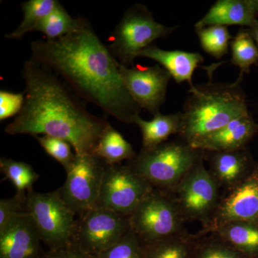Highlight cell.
I'll use <instances>...</instances> for the list:
<instances>
[{
  "mask_svg": "<svg viewBox=\"0 0 258 258\" xmlns=\"http://www.w3.org/2000/svg\"><path fill=\"white\" fill-rule=\"evenodd\" d=\"M27 194H18L11 198L0 200V231L4 230L10 222L26 212Z\"/></svg>",
  "mask_w": 258,
  "mask_h": 258,
  "instance_id": "obj_31",
  "label": "cell"
},
{
  "mask_svg": "<svg viewBox=\"0 0 258 258\" xmlns=\"http://www.w3.org/2000/svg\"><path fill=\"white\" fill-rule=\"evenodd\" d=\"M249 30L258 48V19L252 26L249 28Z\"/></svg>",
  "mask_w": 258,
  "mask_h": 258,
  "instance_id": "obj_34",
  "label": "cell"
},
{
  "mask_svg": "<svg viewBox=\"0 0 258 258\" xmlns=\"http://www.w3.org/2000/svg\"><path fill=\"white\" fill-rule=\"evenodd\" d=\"M106 166L96 154H76L66 169L67 179L56 191L78 216L96 207Z\"/></svg>",
  "mask_w": 258,
  "mask_h": 258,
  "instance_id": "obj_9",
  "label": "cell"
},
{
  "mask_svg": "<svg viewBox=\"0 0 258 258\" xmlns=\"http://www.w3.org/2000/svg\"><path fill=\"white\" fill-rule=\"evenodd\" d=\"M204 152L209 172L224 191L242 182L256 165L247 148L230 152Z\"/></svg>",
  "mask_w": 258,
  "mask_h": 258,
  "instance_id": "obj_15",
  "label": "cell"
},
{
  "mask_svg": "<svg viewBox=\"0 0 258 258\" xmlns=\"http://www.w3.org/2000/svg\"><path fill=\"white\" fill-rule=\"evenodd\" d=\"M181 112L163 115L161 113L154 115L152 120H145L137 115L134 124L138 125L142 134L143 149H152L167 142L171 135H178L181 125Z\"/></svg>",
  "mask_w": 258,
  "mask_h": 258,
  "instance_id": "obj_20",
  "label": "cell"
},
{
  "mask_svg": "<svg viewBox=\"0 0 258 258\" xmlns=\"http://www.w3.org/2000/svg\"><path fill=\"white\" fill-rule=\"evenodd\" d=\"M191 258H251L213 233H196Z\"/></svg>",
  "mask_w": 258,
  "mask_h": 258,
  "instance_id": "obj_26",
  "label": "cell"
},
{
  "mask_svg": "<svg viewBox=\"0 0 258 258\" xmlns=\"http://www.w3.org/2000/svg\"><path fill=\"white\" fill-rule=\"evenodd\" d=\"M41 241L31 217L23 212L0 231V258H40L45 252Z\"/></svg>",
  "mask_w": 258,
  "mask_h": 258,
  "instance_id": "obj_14",
  "label": "cell"
},
{
  "mask_svg": "<svg viewBox=\"0 0 258 258\" xmlns=\"http://www.w3.org/2000/svg\"><path fill=\"white\" fill-rule=\"evenodd\" d=\"M204 155L203 151L179 139L167 141L152 149H142L127 164L153 187L168 191L204 159Z\"/></svg>",
  "mask_w": 258,
  "mask_h": 258,
  "instance_id": "obj_4",
  "label": "cell"
},
{
  "mask_svg": "<svg viewBox=\"0 0 258 258\" xmlns=\"http://www.w3.org/2000/svg\"><path fill=\"white\" fill-rule=\"evenodd\" d=\"M35 138L45 152L58 161L64 169L74 160L76 154L72 152V146L66 141L48 136L35 137Z\"/></svg>",
  "mask_w": 258,
  "mask_h": 258,
  "instance_id": "obj_30",
  "label": "cell"
},
{
  "mask_svg": "<svg viewBox=\"0 0 258 258\" xmlns=\"http://www.w3.org/2000/svg\"><path fill=\"white\" fill-rule=\"evenodd\" d=\"M30 50V58L53 71L85 103L134 124L142 108L127 91L118 61L86 18L66 36L32 42Z\"/></svg>",
  "mask_w": 258,
  "mask_h": 258,
  "instance_id": "obj_1",
  "label": "cell"
},
{
  "mask_svg": "<svg viewBox=\"0 0 258 258\" xmlns=\"http://www.w3.org/2000/svg\"><path fill=\"white\" fill-rule=\"evenodd\" d=\"M255 258H258V256H257V257H255Z\"/></svg>",
  "mask_w": 258,
  "mask_h": 258,
  "instance_id": "obj_36",
  "label": "cell"
},
{
  "mask_svg": "<svg viewBox=\"0 0 258 258\" xmlns=\"http://www.w3.org/2000/svg\"><path fill=\"white\" fill-rule=\"evenodd\" d=\"M0 170L14 185L17 192L27 194L32 190V186L40 176L30 164L6 157L0 159Z\"/></svg>",
  "mask_w": 258,
  "mask_h": 258,
  "instance_id": "obj_27",
  "label": "cell"
},
{
  "mask_svg": "<svg viewBox=\"0 0 258 258\" xmlns=\"http://www.w3.org/2000/svg\"><path fill=\"white\" fill-rule=\"evenodd\" d=\"M21 77L23 106L5 133L55 137L71 144L78 155L95 154L110 125L106 118L90 113L86 103L57 75L31 58L24 63Z\"/></svg>",
  "mask_w": 258,
  "mask_h": 258,
  "instance_id": "obj_2",
  "label": "cell"
},
{
  "mask_svg": "<svg viewBox=\"0 0 258 258\" xmlns=\"http://www.w3.org/2000/svg\"><path fill=\"white\" fill-rule=\"evenodd\" d=\"M200 45L203 50L217 60L222 58L228 52L229 45L233 37L227 27H206L195 28Z\"/></svg>",
  "mask_w": 258,
  "mask_h": 258,
  "instance_id": "obj_28",
  "label": "cell"
},
{
  "mask_svg": "<svg viewBox=\"0 0 258 258\" xmlns=\"http://www.w3.org/2000/svg\"><path fill=\"white\" fill-rule=\"evenodd\" d=\"M177 28L157 23L145 5H134L110 35L108 48L119 63L132 67L144 49L158 39L169 36Z\"/></svg>",
  "mask_w": 258,
  "mask_h": 258,
  "instance_id": "obj_5",
  "label": "cell"
},
{
  "mask_svg": "<svg viewBox=\"0 0 258 258\" xmlns=\"http://www.w3.org/2000/svg\"><path fill=\"white\" fill-rule=\"evenodd\" d=\"M249 5L253 11L256 19L258 18V0H248Z\"/></svg>",
  "mask_w": 258,
  "mask_h": 258,
  "instance_id": "obj_35",
  "label": "cell"
},
{
  "mask_svg": "<svg viewBox=\"0 0 258 258\" xmlns=\"http://www.w3.org/2000/svg\"><path fill=\"white\" fill-rule=\"evenodd\" d=\"M129 229L128 217L95 207L76 220L72 244L95 258L119 242Z\"/></svg>",
  "mask_w": 258,
  "mask_h": 258,
  "instance_id": "obj_10",
  "label": "cell"
},
{
  "mask_svg": "<svg viewBox=\"0 0 258 258\" xmlns=\"http://www.w3.org/2000/svg\"><path fill=\"white\" fill-rule=\"evenodd\" d=\"M231 221L258 223V164L242 182L224 191L208 225L198 233L205 235L216 226Z\"/></svg>",
  "mask_w": 258,
  "mask_h": 258,
  "instance_id": "obj_13",
  "label": "cell"
},
{
  "mask_svg": "<svg viewBox=\"0 0 258 258\" xmlns=\"http://www.w3.org/2000/svg\"><path fill=\"white\" fill-rule=\"evenodd\" d=\"M144 257V244L130 228L119 242L95 258Z\"/></svg>",
  "mask_w": 258,
  "mask_h": 258,
  "instance_id": "obj_29",
  "label": "cell"
},
{
  "mask_svg": "<svg viewBox=\"0 0 258 258\" xmlns=\"http://www.w3.org/2000/svg\"><path fill=\"white\" fill-rule=\"evenodd\" d=\"M257 132L258 123L249 113L237 117L225 126L208 134L191 146L206 152L239 150L246 148Z\"/></svg>",
  "mask_w": 258,
  "mask_h": 258,
  "instance_id": "obj_16",
  "label": "cell"
},
{
  "mask_svg": "<svg viewBox=\"0 0 258 258\" xmlns=\"http://www.w3.org/2000/svg\"><path fill=\"white\" fill-rule=\"evenodd\" d=\"M257 20L248 0H217L207 14L195 24V29L215 25H238L249 28Z\"/></svg>",
  "mask_w": 258,
  "mask_h": 258,
  "instance_id": "obj_18",
  "label": "cell"
},
{
  "mask_svg": "<svg viewBox=\"0 0 258 258\" xmlns=\"http://www.w3.org/2000/svg\"><path fill=\"white\" fill-rule=\"evenodd\" d=\"M40 258H93L77 247L71 244L67 247L56 249H49Z\"/></svg>",
  "mask_w": 258,
  "mask_h": 258,
  "instance_id": "obj_33",
  "label": "cell"
},
{
  "mask_svg": "<svg viewBox=\"0 0 258 258\" xmlns=\"http://www.w3.org/2000/svg\"><path fill=\"white\" fill-rule=\"evenodd\" d=\"M196 235L187 231L152 243L144 244V258H191Z\"/></svg>",
  "mask_w": 258,
  "mask_h": 258,
  "instance_id": "obj_22",
  "label": "cell"
},
{
  "mask_svg": "<svg viewBox=\"0 0 258 258\" xmlns=\"http://www.w3.org/2000/svg\"><path fill=\"white\" fill-rule=\"evenodd\" d=\"M128 220L130 228L144 244L186 231L174 200L169 193L157 188L148 193Z\"/></svg>",
  "mask_w": 258,
  "mask_h": 258,
  "instance_id": "obj_6",
  "label": "cell"
},
{
  "mask_svg": "<svg viewBox=\"0 0 258 258\" xmlns=\"http://www.w3.org/2000/svg\"><path fill=\"white\" fill-rule=\"evenodd\" d=\"M139 57L157 61L176 83L187 82L190 88L195 86L192 76L195 69L204 62V57L198 52L162 50L154 44L144 49Z\"/></svg>",
  "mask_w": 258,
  "mask_h": 258,
  "instance_id": "obj_17",
  "label": "cell"
},
{
  "mask_svg": "<svg viewBox=\"0 0 258 258\" xmlns=\"http://www.w3.org/2000/svg\"><path fill=\"white\" fill-rule=\"evenodd\" d=\"M95 154L101 158L107 165L120 164L122 161L132 160L137 156L132 144L111 124L102 134Z\"/></svg>",
  "mask_w": 258,
  "mask_h": 258,
  "instance_id": "obj_21",
  "label": "cell"
},
{
  "mask_svg": "<svg viewBox=\"0 0 258 258\" xmlns=\"http://www.w3.org/2000/svg\"><path fill=\"white\" fill-rule=\"evenodd\" d=\"M153 189L128 164L107 165L96 207L129 217Z\"/></svg>",
  "mask_w": 258,
  "mask_h": 258,
  "instance_id": "obj_11",
  "label": "cell"
},
{
  "mask_svg": "<svg viewBox=\"0 0 258 258\" xmlns=\"http://www.w3.org/2000/svg\"><path fill=\"white\" fill-rule=\"evenodd\" d=\"M208 233L218 236L227 243L249 257L255 258L258 256L257 222H227L216 226Z\"/></svg>",
  "mask_w": 258,
  "mask_h": 258,
  "instance_id": "obj_19",
  "label": "cell"
},
{
  "mask_svg": "<svg viewBox=\"0 0 258 258\" xmlns=\"http://www.w3.org/2000/svg\"><path fill=\"white\" fill-rule=\"evenodd\" d=\"M60 3L57 0H29L22 4L23 20L14 31L5 37L20 40L30 32L36 31L37 26Z\"/></svg>",
  "mask_w": 258,
  "mask_h": 258,
  "instance_id": "obj_23",
  "label": "cell"
},
{
  "mask_svg": "<svg viewBox=\"0 0 258 258\" xmlns=\"http://www.w3.org/2000/svg\"><path fill=\"white\" fill-rule=\"evenodd\" d=\"M83 18L81 16L73 18L60 3L52 13L39 24L36 31L43 34L46 40H57L79 28Z\"/></svg>",
  "mask_w": 258,
  "mask_h": 258,
  "instance_id": "obj_24",
  "label": "cell"
},
{
  "mask_svg": "<svg viewBox=\"0 0 258 258\" xmlns=\"http://www.w3.org/2000/svg\"><path fill=\"white\" fill-rule=\"evenodd\" d=\"M240 74L234 83L210 82L190 88L181 111L179 139L192 144L249 113Z\"/></svg>",
  "mask_w": 258,
  "mask_h": 258,
  "instance_id": "obj_3",
  "label": "cell"
},
{
  "mask_svg": "<svg viewBox=\"0 0 258 258\" xmlns=\"http://www.w3.org/2000/svg\"><path fill=\"white\" fill-rule=\"evenodd\" d=\"M230 45L231 63L240 69V74H248L251 66L258 64V48L249 28H241Z\"/></svg>",
  "mask_w": 258,
  "mask_h": 258,
  "instance_id": "obj_25",
  "label": "cell"
},
{
  "mask_svg": "<svg viewBox=\"0 0 258 258\" xmlns=\"http://www.w3.org/2000/svg\"><path fill=\"white\" fill-rule=\"evenodd\" d=\"M204 161H199L172 189L166 191L175 202L184 222H201L202 228L208 225L221 196L220 186Z\"/></svg>",
  "mask_w": 258,
  "mask_h": 258,
  "instance_id": "obj_8",
  "label": "cell"
},
{
  "mask_svg": "<svg viewBox=\"0 0 258 258\" xmlns=\"http://www.w3.org/2000/svg\"><path fill=\"white\" fill-rule=\"evenodd\" d=\"M122 81L134 101L154 116L160 113L166 100L171 75L161 66L126 67L118 62Z\"/></svg>",
  "mask_w": 258,
  "mask_h": 258,
  "instance_id": "obj_12",
  "label": "cell"
},
{
  "mask_svg": "<svg viewBox=\"0 0 258 258\" xmlns=\"http://www.w3.org/2000/svg\"><path fill=\"white\" fill-rule=\"evenodd\" d=\"M25 100L24 93H15L9 91H0V120L1 121L10 117L18 115L21 111Z\"/></svg>",
  "mask_w": 258,
  "mask_h": 258,
  "instance_id": "obj_32",
  "label": "cell"
},
{
  "mask_svg": "<svg viewBox=\"0 0 258 258\" xmlns=\"http://www.w3.org/2000/svg\"><path fill=\"white\" fill-rule=\"evenodd\" d=\"M26 212L36 226L40 238L49 249L72 244L76 214L68 206L57 191L27 193Z\"/></svg>",
  "mask_w": 258,
  "mask_h": 258,
  "instance_id": "obj_7",
  "label": "cell"
}]
</instances>
